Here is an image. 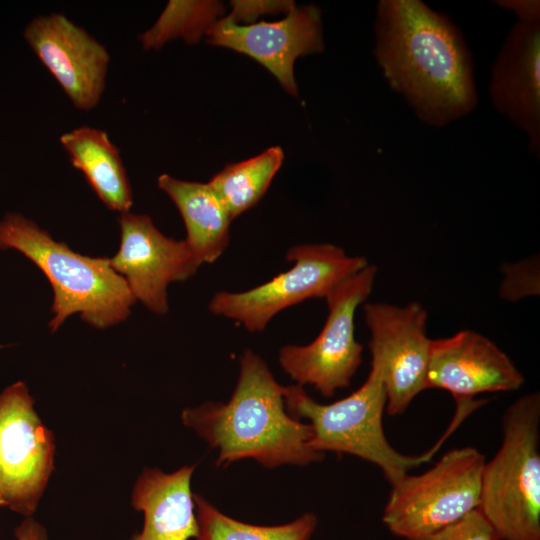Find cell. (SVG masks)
I'll return each instance as SVG.
<instances>
[{
  "label": "cell",
  "mask_w": 540,
  "mask_h": 540,
  "mask_svg": "<svg viewBox=\"0 0 540 540\" xmlns=\"http://www.w3.org/2000/svg\"><path fill=\"white\" fill-rule=\"evenodd\" d=\"M363 309L372 360L381 368L387 413L400 415L426 390L432 340L427 336V311L416 301L405 306L367 303Z\"/></svg>",
  "instance_id": "obj_10"
},
{
  "label": "cell",
  "mask_w": 540,
  "mask_h": 540,
  "mask_svg": "<svg viewBox=\"0 0 540 540\" xmlns=\"http://www.w3.org/2000/svg\"><path fill=\"white\" fill-rule=\"evenodd\" d=\"M485 456L474 447L446 452L420 475L390 484L382 522L407 540L440 531L478 509Z\"/></svg>",
  "instance_id": "obj_6"
},
{
  "label": "cell",
  "mask_w": 540,
  "mask_h": 540,
  "mask_svg": "<svg viewBox=\"0 0 540 540\" xmlns=\"http://www.w3.org/2000/svg\"><path fill=\"white\" fill-rule=\"evenodd\" d=\"M492 103L528 137L540 155V21L511 28L494 63L489 85Z\"/></svg>",
  "instance_id": "obj_15"
},
{
  "label": "cell",
  "mask_w": 540,
  "mask_h": 540,
  "mask_svg": "<svg viewBox=\"0 0 540 540\" xmlns=\"http://www.w3.org/2000/svg\"><path fill=\"white\" fill-rule=\"evenodd\" d=\"M478 510L499 540H540L538 392L504 412L500 448L483 467Z\"/></svg>",
  "instance_id": "obj_4"
},
{
  "label": "cell",
  "mask_w": 540,
  "mask_h": 540,
  "mask_svg": "<svg viewBox=\"0 0 540 540\" xmlns=\"http://www.w3.org/2000/svg\"><path fill=\"white\" fill-rule=\"evenodd\" d=\"M375 40L387 83L426 124L447 125L476 107L472 57L446 15L419 0H382Z\"/></svg>",
  "instance_id": "obj_1"
},
{
  "label": "cell",
  "mask_w": 540,
  "mask_h": 540,
  "mask_svg": "<svg viewBox=\"0 0 540 540\" xmlns=\"http://www.w3.org/2000/svg\"><path fill=\"white\" fill-rule=\"evenodd\" d=\"M496 5L513 12L520 22L540 21V2L536 0H502Z\"/></svg>",
  "instance_id": "obj_24"
},
{
  "label": "cell",
  "mask_w": 540,
  "mask_h": 540,
  "mask_svg": "<svg viewBox=\"0 0 540 540\" xmlns=\"http://www.w3.org/2000/svg\"><path fill=\"white\" fill-rule=\"evenodd\" d=\"M239 375L227 403L205 402L185 408L183 424L218 450L216 466L254 459L274 468L319 462L323 453L311 447L312 426L291 416L285 407V386L251 349L239 359Z\"/></svg>",
  "instance_id": "obj_2"
},
{
  "label": "cell",
  "mask_w": 540,
  "mask_h": 540,
  "mask_svg": "<svg viewBox=\"0 0 540 540\" xmlns=\"http://www.w3.org/2000/svg\"><path fill=\"white\" fill-rule=\"evenodd\" d=\"M60 143L107 208L120 213L130 210L129 179L119 149L105 131L83 125L62 134Z\"/></svg>",
  "instance_id": "obj_18"
},
{
  "label": "cell",
  "mask_w": 540,
  "mask_h": 540,
  "mask_svg": "<svg viewBox=\"0 0 540 540\" xmlns=\"http://www.w3.org/2000/svg\"><path fill=\"white\" fill-rule=\"evenodd\" d=\"M16 540H48L46 529L32 517L26 519L15 528Z\"/></svg>",
  "instance_id": "obj_25"
},
{
  "label": "cell",
  "mask_w": 540,
  "mask_h": 540,
  "mask_svg": "<svg viewBox=\"0 0 540 540\" xmlns=\"http://www.w3.org/2000/svg\"><path fill=\"white\" fill-rule=\"evenodd\" d=\"M195 465L172 473L147 468L138 477L131 505L144 514L142 531L131 540H189L197 536L191 477Z\"/></svg>",
  "instance_id": "obj_16"
},
{
  "label": "cell",
  "mask_w": 540,
  "mask_h": 540,
  "mask_svg": "<svg viewBox=\"0 0 540 540\" xmlns=\"http://www.w3.org/2000/svg\"><path fill=\"white\" fill-rule=\"evenodd\" d=\"M120 247L110 259L113 269L124 278L136 301L151 312H168L167 287L185 281L202 265L185 240L162 234L145 214H120Z\"/></svg>",
  "instance_id": "obj_11"
},
{
  "label": "cell",
  "mask_w": 540,
  "mask_h": 540,
  "mask_svg": "<svg viewBox=\"0 0 540 540\" xmlns=\"http://www.w3.org/2000/svg\"><path fill=\"white\" fill-rule=\"evenodd\" d=\"M523 383L510 357L476 331L431 340L425 389L446 390L460 402L481 393L514 391Z\"/></svg>",
  "instance_id": "obj_14"
},
{
  "label": "cell",
  "mask_w": 540,
  "mask_h": 540,
  "mask_svg": "<svg viewBox=\"0 0 540 540\" xmlns=\"http://www.w3.org/2000/svg\"><path fill=\"white\" fill-rule=\"evenodd\" d=\"M293 266L268 282L243 292L218 291L208 309L262 332L276 314L311 298H326L339 284L369 265L363 256H349L334 244H299L285 255Z\"/></svg>",
  "instance_id": "obj_7"
},
{
  "label": "cell",
  "mask_w": 540,
  "mask_h": 540,
  "mask_svg": "<svg viewBox=\"0 0 540 540\" xmlns=\"http://www.w3.org/2000/svg\"><path fill=\"white\" fill-rule=\"evenodd\" d=\"M198 532L195 540H311L318 519L314 513L279 525H256L232 518L200 494H193Z\"/></svg>",
  "instance_id": "obj_20"
},
{
  "label": "cell",
  "mask_w": 540,
  "mask_h": 540,
  "mask_svg": "<svg viewBox=\"0 0 540 540\" xmlns=\"http://www.w3.org/2000/svg\"><path fill=\"white\" fill-rule=\"evenodd\" d=\"M234 7L233 12L229 15L233 20L245 19L249 16L252 19L254 16L261 13L276 12L277 10L287 11V13L295 6L291 1H275V2H249V1H232Z\"/></svg>",
  "instance_id": "obj_23"
},
{
  "label": "cell",
  "mask_w": 540,
  "mask_h": 540,
  "mask_svg": "<svg viewBox=\"0 0 540 540\" xmlns=\"http://www.w3.org/2000/svg\"><path fill=\"white\" fill-rule=\"evenodd\" d=\"M320 10L314 5L293 7L276 22L237 24L229 15L207 31V42L245 54L263 65L281 86L297 96L295 60L324 47Z\"/></svg>",
  "instance_id": "obj_13"
},
{
  "label": "cell",
  "mask_w": 540,
  "mask_h": 540,
  "mask_svg": "<svg viewBox=\"0 0 540 540\" xmlns=\"http://www.w3.org/2000/svg\"><path fill=\"white\" fill-rule=\"evenodd\" d=\"M285 407L294 418L310 421L311 447L319 452L349 454L378 466L390 484L411 469L428 462L456 427L450 425L441 440L421 455L399 453L388 442L383 429L387 396L379 364L372 360L365 382L349 396L330 404L311 398L303 386H285Z\"/></svg>",
  "instance_id": "obj_5"
},
{
  "label": "cell",
  "mask_w": 540,
  "mask_h": 540,
  "mask_svg": "<svg viewBox=\"0 0 540 540\" xmlns=\"http://www.w3.org/2000/svg\"><path fill=\"white\" fill-rule=\"evenodd\" d=\"M284 159L281 147H271L247 160L229 164L208 182L234 220L265 195Z\"/></svg>",
  "instance_id": "obj_19"
},
{
  "label": "cell",
  "mask_w": 540,
  "mask_h": 540,
  "mask_svg": "<svg viewBox=\"0 0 540 540\" xmlns=\"http://www.w3.org/2000/svg\"><path fill=\"white\" fill-rule=\"evenodd\" d=\"M223 10V5L214 1H169L156 23L139 39L146 50L159 49L178 37L189 44L197 43Z\"/></svg>",
  "instance_id": "obj_21"
},
{
  "label": "cell",
  "mask_w": 540,
  "mask_h": 540,
  "mask_svg": "<svg viewBox=\"0 0 540 540\" xmlns=\"http://www.w3.org/2000/svg\"><path fill=\"white\" fill-rule=\"evenodd\" d=\"M5 249L22 253L49 280L54 292L52 332L74 313L100 329L130 315L136 299L110 259L79 254L16 212H8L0 220V250Z\"/></svg>",
  "instance_id": "obj_3"
},
{
  "label": "cell",
  "mask_w": 540,
  "mask_h": 540,
  "mask_svg": "<svg viewBox=\"0 0 540 540\" xmlns=\"http://www.w3.org/2000/svg\"><path fill=\"white\" fill-rule=\"evenodd\" d=\"M23 37L77 109L98 105L110 62L103 44L60 13L33 18Z\"/></svg>",
  "instance_id": "obj_12"
},
{
  "label": "cell",
  "mask_w": 540,
  "mask_h": 540,
  "mask_svg": "<svg viewBox=\"0 0 540 540\" xmlns=\"http://www.w3.org/2000/svg\"><path fill=\"white\" fill-rule=\"evenodd\" d=\"M178 208L186 228V243L203 263H214L230 242V217L210 184L176 179L162 174L157 180Z\"/></svg>",
  "instance_id": "obj_17"
},
{
  "label": "cell",
  "mask_w": 540,
  "mask_h": 540,
  "mask_svg": "<svg viewBox=\"0 0 540 540\" xmlns=\"http://www.w3.org/2000/svg\"><path fill=\"white\" fill-rule=\"evenodd\" d=\"M26 384L0 393V507L31 517L54 467V437Z\"/></svg>",
  "instance_id": "obj_9"
},
{
  "label": "cell",
  "mask_w": 540,
  "mask_h": 540,
  "mask_svg": "<svg viewBox=\"0 0 540 540\" xmlns=\"http://www.w3.org/2000/svg\"><path fill=\"white\" fill-rule=\"evenodd\" d=\"M377 270L369 264L326 296L328 315L311 343L280 348L279 364L296 384L311 385L327 398L350 386L363 353L355 338V312L370 295Z\"/></svg>",
  "instance_id": "obj_8"
},
{
  "label": "cell",
  "mask_w": 540,
  "mask_h": 540,
  "mask_svg": "<svg viewBox=\"0 0 540 540\" xmlns=\"http://www.w3.org/2000/svg\"><path fill=\"white\" fill-rule=\"evenodd\" d=\"M412 540H499L477 509L458 522L435 533Z\"/></svg>",
  "instance_id": "obj_22"
}]
</instances>
